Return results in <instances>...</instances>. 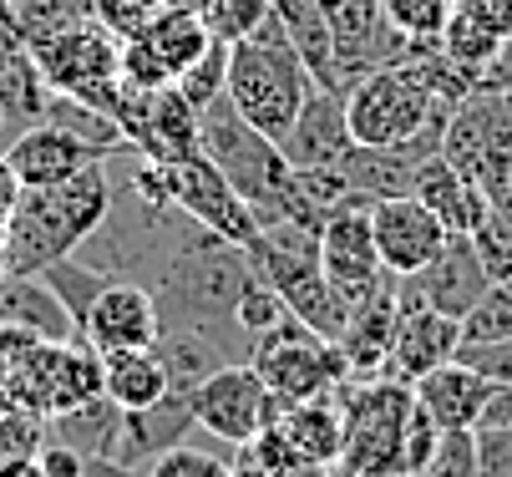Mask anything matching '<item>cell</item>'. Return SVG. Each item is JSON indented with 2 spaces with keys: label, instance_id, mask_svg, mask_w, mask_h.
Returning <instances> with one entry per match:
<instances>
[{
  "label": "cell",
  "instance_id": "38",
  "mask_svg": "<svg viewBox=\"0 0 512 477\" xmlns=\"http://www.w3.org/2000/svg\"><path fill=\"white\" fill-rule=\"evenodd\" d=\"M148 477H234V462H224L218 452H203V447L178 442V447H168L148 467Z\"/></svg>",
  "mask_w": 512,
  "mask_h": 477
},
{
  "label": "cell",
  "instance_id": "30",
  "mask_svg": "<svg viewBox=\"0 0 512 477\" xmlns=\"http://www.w3.org/2000/svg\"><path fill=\"white\" fill-rule=\"evenodd\" d=\"M492 340H512V280H497L462 315V346H492Z\"/></svg>",
  "mask_w": 512,
  "mask_h": 477
},
{
  "label": "cell",
  "instance_id": "34",
  "mask_svg": "<svg viewBox=\"0 0 512 477\" xmlns=\"http://www.w3.org/2000/svg\"><path fill=\"white\" fill-rule=\"evenodd\" d=\"M381 6L406 41H436L452 16V0H381Z\"/></svg>",
  "mask_w": 512,
  "mask_h": 477
},
{
  "label": "cell",
  "instance_id": "17",
  "mask_svg": "<svg viewBox=\"0 0 512 477\" xmlns=\"http://www.w3.org/2000/svg\"><path fill=\"white\" fill-rule=\"evenodd\" d=\"M396 295H401V290H396ZM457 351H462V320H452V315H442V310H431V305L401 295V320H396V346H391L386 376H396V381L411 386V381H421L426 371L457 361Z\"/></svg>",
  "mask_w": 512,
  "mask_h": 477
},
{
  "label": "cell",
  "instance_id": "41",
  "mask_svg": "<svg viewBox=\"0 0 512 477\" xmlns=\"http://www.w3.org/2000/svg\"><path fill=\"white\" fill-rule=\"evenodd\" d=\"M36 467H41V477H82V472H87V457H82L77 447L46 437V447L36 452Z\"/></svg>",
  "mask_w": 512,
  "mask_h": 477
},
{
  "label": "cell",
  "instance_id": "1",
  "mask_svg": "<svg viewBox=\"0 0 512 477\" xmlns=\"http://www.w3.org/2000/svg\"><path fill=\"white\" fill-rule=\"evenodd\" d=\"M254 275L249 249L218 239L208 229H188L158 264L142 275V285L158 300L163 335H198L224 361H249V335L239 330V300Z\"/></svg>",
  "mask_w": 512,
  "mask_h": 477
},
{
  "label": "cell",
  "instance_id": "10",
  "mask_svg": "<svg viewBox=\"0 0 512 477\" xmlns=\"http://www.w3.org/2000/svg\"><path fill=\"white\" fill-rule=\"evenodd\" d=\"M442 158L472 173L482 188L502 173H512V87L502 92H472L452 107L442 132Z\"/></svg>",
  "mask_w": 512,
  "mask_h": 477
},
{
  "label": "cell",
  "instance_id": "40",
  "mask_svg": "<svg viewBox=\"0 0 512 477\" xmlns=\"http://www.w3.org/2000/svg\"><path fill=\"white\" fill-rule=\"evenodd\" d=\"M472 437L482 477H512V427H477Z\"/></svg>",
  "mask_w": 512,
  "mask_h": 477
},
{
  "label": "cell",
  "instance_id": "36",
  "mask_svg": "<svg viewBox=\"0 0 512 477\" xmlns=\"http://www.w3.org/2000/svg\"><path fill=\"white\" fill-rule=\"evenodd\" d=\"M467 239H472L482 269L492 275V285H497V280H512V224H507V219H497V214L487 209V219H482Z\"/></svg>",
  "mask_w": 512,
  "mask_h": 477
},
{
  "label": "cell",
  "instance_id": "4",
  "mask_svg": "<svg viewBox=\"0 0 512 477\" xmlns=\"http://www.w3.org/2000/svg\"><path fill=\"white\" fill-rule=\"evenodd\" d=\"M310 92H315V77H310V66L300 61L295 41H289L284 26L274 21V11H269V21L254 36H244L239 46H229L224 97H229V107L254 132H264V138L279 143L284 132H289V122L300 117V107H305Z\"/></svg>",
  "mask_w": 512,
  "mask_h": 477
},
{
  "label": "cell",
  "instance_id": "11",
  "mask_svg": "<svg viewBox=\"0 0 512 477\" xmlns=\"http://www.w3.org/2000/svg\"><path fill=\"white\" fill-rule=\"evenodd\" d=\"M163 178H168V198L178 203V209H183L198 229L229 239V244H239V249H249V244L259 239V224H254V214H249V203L239 198V188L218 173L208 158L163 163Z\"/></svg>",
  "mask_w": 512,
  "mask_h": 477
},
{
  "label": "cell",
  "instance_id": "22",
  "mask_svg": "<svg viewBox=\"0 0 512 477\" xmlns=\"http://www.w3.org/2000/svg\"><path fill=\"white\" fill-rule=\"evenodd\" d=\"M411 193L426 203L436 219H442L447 234H472L487 219V188L472 173H462L457 163H447L442 153L416 168V188Z\"/></svg>",
  "mask_w": 512,
  "mask_h": 477
},
{
  "label": "cell",
  "instance_id": "13",
  "mask_svg": "<svg viewBox=\"0 0 512 477\" xmlns=\"http://www.w3.org/2000/svg\"><path fill=\"white\" fill-rule=\"evenodd\" d=\"M320 264H325V280L345 295V305H355L365 290H376L386 280L381 254H376V234H371V203H340L325 219Z\"/></svg>",
  "mask_w": 512,
  "mask_h": 477
},
{
  "label": "cell",
  "instance_id": "32",
  "mask_svg": "<svg viewBox=\"0 0 512 477\" xmlns=\"http://www.w3.org/2000/svg\"><path fill=\"white\" fill-rule=\"evenodd\" d=\"M198 16H203V26H208L213 41L239 46L244 36H254L269 21V0H208Z\"/></svg>",
  "mask_w": 512,
  "mask_h": 477
},
{
  "label": "cell",
  "instance_id": "18",
  "mask_svg": "<svg viewBox=\"0 0 512 477\" xmlns=\"http://www.w3.org/2000/svg\"><path fill=\"white\" fill-rule=\"evenodd\" d=\"M6 173L21 183V188H51V183H66V178H77L82 168L112 158V153H97L87 148L82 138H71V132L51 127V122H36L26 127L16 143H6Z\"/></svg>",
  "mask_w": 512,
  "mask_h": 477
},
{
  "label": "cell",
  "instance_id": "6",
  "mask_svg": "<svg viewBox=\"0 0 512 477\" xmlns=\"http://www.w3.org/2000/svg\"><path fill=\"white\" fill-rule=\"evenodd\" d=\"M345 442L335 472L350 477H406V417H411V386L396 376L345 381L335 391Z\"/></svg>",
  "mask_w": 512,
  "mask_h": 477
},
{
  "label": "cell",
  "instance_id": "29",
  "mask_svg": "<svg viewBox=\"0 0 512 477\" xmlns=\"http://www.w3.org/2000/svg\"><path fill=\"white\" fill-rule=\"evenodd\" d=\"M41 122H51V127L71 132V138H82V143H87V148H97V153H117V148H127L122 127H117L102 107H92V102H82V97H66V92H51V102H46V117H41Z\"/></svg>",
  "mask_w": 512,
  "mask_h": 477
},
{
  "label": "cell",
  "instance_id": "45",
  "mask_svg": "<svg viewBox=\"0 0 512 477\" xmlns=\"http://www.w3.org/2000/svg\"><path fill=\"white\" fill-rule=\"evenodd\" d=\"M82 477H148V467H122V462H107V457H87Z\"/></svg>",
  "mask_w": 512,
  "mask_h": 477
},
{
  "label": "cell",
  "instance_id": "49",
  "mask_svg": "<svg viewBox=\"0 0 512 477\" xmlns=\"http://www.w3.org/2000/svg\"><path fill=\"white\" fill-rule=\"evenodd\" d=\"M452 6H457V0H452Z\"/></svg>",
  "mask_w": 512,
  "mask_h": 477
},
{
  "label": "cell",
  "instance_id": "46",
  "mask_svg": "<svg viewBox=\"0 0 512 477\" xmlns=\"http://www.w3.org/2000/svg\"><path fill=\"white\" fill-rule=\"evenodd\" d=\"M274 477H335V467H325V462H295V467H284Z\"/></svg>",
  "mask_w": 512,
  "mask_h": 477
},
{
  "label": "cell",
  "instance_id": "27",
  "mask_svg": "<svg viewBox=\"0 0 512 477\" xmlns=\"http://www.w3.org/2000/svg\"><path fill=\"white\" fill-rule=\"evenodd\" d=\"M436 46H442V56H452L462 72H472L477 77V87H482V72L497 61V51H502V36L467 6V0H457L452 6V16H447V26H442V36H436Z\"/></svg>",
  "mask_w": 512,
  "mask_h": 477
},
{
  "label": "cell",
  "instance_id": "31",
  "mask_svg": "<svg viewBox=\"0 0 512 477\" xmlns=\"http://www.w3.org/2000/svg\"><path fill=\"white\" fill-rule=\"evenodd\" d=\"M224 82H229V46H224V41H213L193 66H183L173 87H178L198 112H208L213 102H224Z\"/></svg>",
  "mask_w": 512,
  "mask_h": 477
},
{
  "label": "cell",
  "instance_id": "24",
  "mask_svg": "<svg viewBox=\"0 0 512 477\" xmlns=\"http://www.w3.org/2000/svg\"><path fill=\"white\" fill-rule=\"evenodd\" d=\"M168 371L158 361V351H112L102 356V396L117 412H148L168 396Z\"/></svg>",
  "mask_w": 512,
  "mask_h": 477
},
{
  "label": "cell",
  "instance_id": "42",
  "mask_svg": "<svg viewBox=\"0 0 512 477\" xmlns=\"http://www.w3.org/2000/svg\"><path fill=\"white\" fill-rule=\"evenodd\" d=\"M477 427H512V386H492ZM477 427H472V432H477Z\"/></svg>",
  "mask_w": 512,
  "mask_h": 477
},
{
  "label": "cell",
  "instance_id": "9",
  "mask_svg": "<svg viewBox=\"0 0 512 477\" xmlns=\"http://www.w3.org/2000/svg\"><path fill=\"white\" fill-rule=\"evenodd\" d=\"M279 396L264 386V376L249 366V361H229V366H218L208 371L198 386H193V422L218 437V442H229V447H244L249 437H259L264 427L279 422Z\"/></svg>",
  "mask_w": 512,
  "mask_h": 477
},
{
  "label": "cell",
  "instance_id": "35",
  "mask_svg": "<svg viewBox=\"0 0 512 477\" xmlns=\"http://www.w3.org/2000/svg\"><path fill=\"white\" fill-rule=\"evenodd\" d=\"M284 315H289V310H284V300L274 295V285H269V280L259 275V269H254L249 285H244V300H239V330L249 335V346H254L259 335H269ZM249 356H254V351H249Z\"/></svg>",
  "mask_w": 512,
  "mask_h": 477
},
{
  "label": "cell",
  "instance_id": "8",
  "mask_svg": "<svg viewBox=\"0 0 512 477\" xmlns=\"http://www.w3.org/2000/svg\"><path fill=\"white\" fill-rule=\"evenodd\" d=\"M41 66V77L51 92H66V97H82L92 107L107 112L117 82H122V41L92 16L82 26H71L51 41H36L26 46Z\"/></svg>",
  "mask_w": 512,
  "mask_h": 477
},
{
  "label": "cell",
  "instance_id": "21",
  "mask_svg": "<svg viewBox=\"0 0 512 477\" xmlns=\"http://www.w3.org/2000/svg\"><path fill=\"white\" fill-rule=\"evenodd\" d=\"M411 396L442 432H472L492 396V381L472 371L467 361H447V366L426 371L421 381H411Z\"/></svg>",
  "mask_w": 512,
  "mask_h": 477
},
{
  "label": "cell",
  "instance_id": "33",
  "mask_svg": "<svg viewBox=\"0 0 512 477\" xmlns=\"http://www.w3.org/2000/svg\"><path fill=\"white\" fill-rule=\"evenodd\" d=\"M51 427L36 412H21V406H0V467L11 462H31L46 447Z\"/></svg>",
  "mask_w": 512,
  "mask_h": 477
},
{
  "label": "cell",
  "instance_id": "2",
  "mask_svg": "<svg viewBox=\"0 0 512 477\" xmlns=\"http://www.w3.org/2000/svg\"><path fill=\"white\" fill-rule=\"evenodd\" d=\"M198 132H203V158L239 188V198L249 203L259 229H269V224H305L315 234L325 229V214L305 193L300 168L284 158V148L274 138L254 132L229 107V97L213 102L208 112H198Z\"/></svg>",
  "mask_w": 512,
  "mask_h": 477
},
{
  "label": "cell",
  "instance_id": "16",
  "mask_svg": "<svg viewBox=\"0 0 512 477\" xmlns=\"http://www.w3.org/2000/svg\"><path fill=\"white\" fill-rule=\"evenodd\" d=\"M396 320H401V295H396V275H386L376 290H365L350 305V320L340 330V356L350 366L355 381H371L386 376L391 366V346H396Z\"/></svg>",
  "mask_w": 512,
  "mask_h": 477
},
{
  "label": "cell",
  "instance_id": "37",
  "mask_svg": "<svg viewBox=\"0 0 512 477\" xmlns=\"http://www.w3.org/2000/svg\"><path fill=\"white\" fill-rule=\"evenodd\" d=\"M416 477H482L477 437L472 432H442V442H436V452L426 457V467Z\"/></svg>",
  "mask_w": 512,
  "mask_h": 477
},
{
  "label": "cell",
  "instance_id": "39",
  "mask_svg": "<svg viewBox=\"0 0 512 477\" xmlns=\"http://www.w3.org/2000/svg\"><path fill=\"white\" fill-rule=\"evenodd\" d=\"M436 442H442V427H436L416 406V396H411V417H406V477H416L426 467V457L436 452Z\"/></svg>",
  "mask_w": 512,
  "mask_h": 477
},
{
  "label": "cell",
  "instance_id": "25",
  "mask_svg": "<svg viewBox=\"0 0 512 477\" xmlns=\"http://www.w3.org/2000/svg\"><path fill=\"white\" fill-rule=\"evenodd\" d=\"M279 432L295 442V452L305 462H340V442H345V417L335 396H315V401H295L279 412Z\"/></svg>",
  "mask_w": 512,
  "mask_h": 477
},
{
  "label": "cell",
  "instance_id": "26",
  "mask_svg": "<svg viewBox=\"0 0 512 477\" xmlns=\"http://www.w3.org/2000/svg\"><path fill=\"white\" fill-rule=\"evenodd\" d=\"M137 41H148V51L168 66V77H173V82H178L183 66H193V61L213 46L203 16H188V11H158L148 26L137 31Z\"/></svg>",
  "mask_w": 512,
  "mask_h": 477
},
{
  "label": "cell",
  "instance_id": "3",
  "mask_svg": "<svg viewBox=\"0 0 512 477\" xmlns=\"http://www.w3.org/2000/svg\"><path fill=\"white\" fill-rule=\"evenodd\" d=\"M107 209H112L107 158L66 183L21 188L6 224V264H0V275H41L46 264L77 254L102 229Z\"/></svg>",
  "mask_w": 512,
  "mask_h": 477
},
{
  "label": "cell",
  "instance_id": "44",
  "mask_svg": "<svg viewBox=\"0 0 512 477\" xmlns=\"http://www.w3.org/2000/svg\"><path fill=\"white\" fill-rule=\"evenodd\" d=\"M487 209H492L497 219H507V224H512V173H502V178H492V183H487Z\"/></svg>",
  "mask_w": 512,
  "mask_h": 477
},
{
  "label": "cell",
  "instance_id": "20",
  "mask_svg": "<svg viewBox=\"0 0 512 477\" xmlns=\"http://www.w3.org/2000/svg\"><path fill=\"white\" fill-rule=\"evenodd\" d=\"M46 102H51V87L41 77L36 56L0 26V153L46 117Z\"/></svg>",
  "mask_w": 512,
  "mask_h": 477
},
{
  "label": "cell",
  "instance_id": "28",
  "mask_svg": "<svg viewBox=\"0 0 512 477\" xmlns=\"http://www.w3.org/2000/svg\"><path fill=\"white\" fill-rule=\"evenodd\" d=\"M41 280L56 290V300L66 305L71 325H77V335H82L87 310L97 305V295H102L117 275H107L102 264H92V259H82V254H66V259H56V264H46V269H41Z\"/></svg>",
  "mask_w": 512,
  "mask_h": 477
},
{
  "label": "cell",
  "instance_id": "14",
  "mask_svg": "<svg viewBox=\"0 0 512 477\" xmlns=\"http://www.w3.org/2000/svg\"><path fill=\"white\" fill-rule=\"evenodd\" d=\"M163 335V320H158V300L142 280H112L97 305L87 310L82 320V340L97 351V356H112V351H153Z\"/></svg>",
  "mask_w": 512,
  "mask_h": 477
},
{
  "label": "cell",
  "instance_id": "15",
  "mask_svg": "<svg viewBox=\"0 0 512 477\" xmlns=\"http://www.w3.org/2000/svg\"><path fill=\"white\" fill-rule=\"evenodd\" d=\"M396 290H401L406 300H421V305H431V310H442V315L462 320V315L492 290V275L482 269L472 239H467V234H452L447 249L436 254L426 269H416V275L396 280Z\"/></svg>",
  "mask_w": 512,
  "mask_h": 477
},
{
  "label": "cell",
  "instance_id": "19",
  "mask_svg": "<svg viewBox=\"0 0 512 477\" xmlns=\"http://www.w3.org/2000/svg\"><path fill=\"white\" fill-rule=\"evenodd\" d=\"M279 148H284V158L295 163L300 173H305V168H335V163L355 148L350 122H345V92L315 87V92L305 97L300 117L289 122V132L279 138Z\"/></svg>",
  "mask_w": 512,
  "mask_h": 477
},
{
  "label": "cell",
  "instance_id": "7",
  "mask_svg": "<svg viewBox=\"0 0 512 477\" xmlns=\"http://www.w3.org/2000/svg\"><path fill=\"white\" fill-rule=\"evenodd\" d=\"M249 366L264 376V386L279 396V406L335 396L350 381V366H345L340 346L325 340V335H315L310 325H300L295 315H284L269 335L254 340Z\"/></svg>",
  "mask_w": 512,
  "mask_h": 477
},
{
  "label": "cell",
  "instance_id": "43",
  "mask_svg": "<svg viewBox=\"0 0 512 477\" xmlns=\"http://www.w3.org/2000/svg\"><path fill=\"white\" fill-rule=\"evenodd\" d=\"M467 6H472L502 41H512V0H467Z\"/></svg>",
  "mask_w": 512,
  "mask_h": 477
},
{
  "label": "cell",
  "instance_id": "23",
  "mask_svg": "<svg viewBox=\"0 0 512 477\" xmlns=\"http://www.w3.org/2000/svg\"><path fill=\"white\" fill-rule=\"evenodd\" d=\"M0 330H21L36 340H77L66 305L41 275H0Z\"/></svg>",
  "mask_w": 512,
  "mask_h": 477
},
{
  "label": "cell",
  "instance_id": "12",
  "mask_svg": "<svg viewBox=\"0 0 512 477\" xmlns=\"http://www.w3.org/2000/svg\"><path fill=\"white\" fill-rule=\"evenodd\" d=\"M371 234H376L381 269H386V275H396V280L426 269L436 254L447 249V239H452V234L442 229V219H436L416 193L371 203Z\"/></svg>",
  "mask_w": 512,
  "mask_h": 477
},
{
  "label": "cell",
  "instance_id": "47",
  "mask_svg": "<svg viewBox=\"0 0 512 477\" xmlns=\"http://www.w3.org/2000/svg\"><path fill=\"white\" fill-rule=\"evenodd\" d=\"M208 6V0H163V11H188V16H198Z\"/></svg>",
  "mask_w": 512,
  "mask_h": 477
},
{
  "label": "cell",
  "instance_id": "48",
  "mask_svg": "<svg viewBox=\"0 0 512 477\" xmlns=\"http://www.w3.org/2000/svg\"><path fill=\"white\" fill-rule=\"evenodd\" d=\"M0 178H6V158H0Z\"/></svg>",
  "mask_w": 512,
  "mask_h": 477
},
{
  "label": "cell",
  "instance_id": "5",
  "mask_svg": "<svg viewBox=\"0 0 512 477\" xmlns=\"http://www.w3.org/2000/svg\"><path fill=\"white\" fill-rule=\"evenodd\" d=\"M452 107L436 102L401 61L376 66L345 87V122L360 148H411L421 138L442 143Z\"/></svg>",
  "mask_w": 512,
  "mask_h": 477
}]
</instances>
